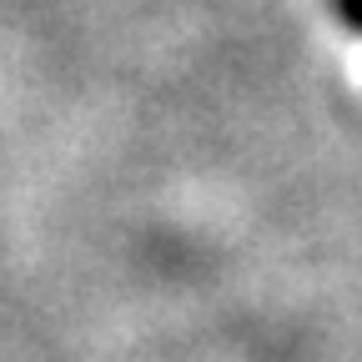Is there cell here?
I'll use <instances>...</instances> for the list:
<instances>
[{"instance_id":"1","label":"cell","mask_w":362,"mask_h":362,"mask_svg":"<svg viewBox=\"0 0 362 362\" xmlns=\"http://www.w3.org/2000/svg\"><path fill=\"white\" fill-rule=\"evenodd\" d=\"M332 6V16L352 30V35H362V0H327Z\"/></svg>"}]
</instances>
